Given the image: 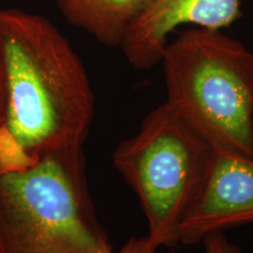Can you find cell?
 Wrapping results in <instances>:
<instances>
[{
    "label": "cell",
    "mask_w": 253,
    "mask_h": 253,
    "mask_svg": "<svg viewBox=\"0 0 253 253\" xmlns=\"http://www.w3.org/2000/svg\"><path fill=\"white\" fill-rule=\"evenodd\" d=\"M5 114L0 172L24 169L42 155L82 147L94 116V93L81 59L48 19L0 9Z\"/></svg>",
    "instance_id": "obj_1"
},
{
    "label": "cell",
    "mask_w": 253,
    "mask_h": 253,
    "mask_svg": "<svg viewBox=\"0 0 253 253\" xmlns=\"http://www.w3.org/2000/svg\"><path fill=\"white\" fill-rule=\"evenodd\" d=\"M0 253H114L95 213L82 147L0 172Z\"/></svg>",
    "instance_id": "obj_2"
},
{
    "label": "cell",
    "mask_w": 253,
    "mask_h": 253,
    "mask_svg": "<svg viewBox=\"0 0 253 253\" xmlns=\"http://www.w3.org/2000/svg\"><path fill=\"white\" fill-rule=\"evenodd\" d=\"M161 62L168 106L213 150L253 160V52L194 27L168 43Z\"/></svg>",
    "instance_id": "obj_3"
},
{
    "label": "cell",
    "mask_w": 253,
    "mask_h": 253,
    "mask_svg": "<svg viewBox=\"0 0 253 253\" xmlns=\"http://www.w3.org/2000/svg\"><path fill=\"white\" fill-rule=\"evenodd\" d=\"M213 148L164 102L134 136L118 144L113 166L132 189L158 249L179 245L178 231L195 201Z\"/></svg>",
    "instance_id": "obj_4"
},
{
    "label": "cell",
    "mask_w": 253,
    "mask_h": 253,
    "mask_svg": "<svg viewBox=\"0 0 253 253\" xmlns=\"http://www.w3.org/2000/svg\"><path fill=\"white\" fill-rule=\"evenodd\" d=\"M253 224V160L213 150L207 175L178 231L179 245Z\"/></svg>",
    "instance_id": "obj_5"
},
{
    "label": "cell",
    "mask_w": 253,
    "mask_h": 253,
    "mask_svg": "<svg viewBox=\"0 0 253 253\" xmlns=\"http://www.w3.org/2000/svg\"><path fill=\"white\" fill-rule=\"evenodd\" d=\"M240 17V0H144L120 47L132 67L149 69L161 62L178 26L220 31Z\"/></svg>",
    "instance_id": "obj_6"
},
{
    "label": "cell",
    "mask_w": 253,
    "mask_h": 253,
    "mask_svg": "<svg viewBox=\"0 0 253 253\" xmlns=\"http://www.w3.org/2000/svg\"><path fill=\"white\" fill-rule=\"evenodd\" d=\"M66 20L102 45L120 47L144 0H55Z\"/></svg>",
    "instance_id": "obj_7"
},
{
    "label": "cell",
    "mask_w": 253,
    "mask_h": 253,
    "mask_svg": "<svg viewBox=\"0 0 253 253\" xmlns=\"http://www.w3.org/2000/svg\"><path fill=\"white\" fill-rule=\"evenodd\" d=\"M203 243L205 253H243L239 246L227 239L224 232L209 235Z\"/></svg>",
    "instance_id": "obj_8"
},
{
    "label": "cell",
    "mask_w": 253,
    "mask_h": 253,
    "mask_svg": "<svg viewBox=\"0 0 253 253\" xmlns=\"http://www.w3.org/2000/svg\"><path fill=\"white\" fill-rule=\"evenodd\" d=\"M114 253H164L150 243L147 236H132Z\"/></svg>",
    "instance_id": "obj_9"
},
{
    "label": "cell",
    "mask_w": 253,
    "mask_h": 253,
    "mask_svg": "<svg viewBox=\"0 0 253 253\" xmlns=\"http://www.w3.org/2000/svg\"><path fill=\"white\" fill-rule=\"evenodd\" d=\"M5 114V72L4 61H2L1 46H0V125L4 120Z\"/></svg>",
    "instance_id": "obj_10"
}]
</instances>
